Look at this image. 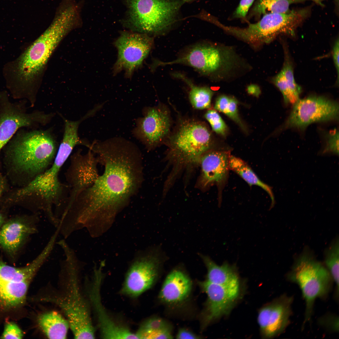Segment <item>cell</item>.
<instances>
[{
	"mask_svg": "<svg viewBox=\"0 0 339 339\" xmlns=\"http://www.w3.org/2000/svg\"><path fill=\"white\" fill-rule=\"evenodd\" d=\"M138 339H171L170 328L163 320L152 318L144 322L135 333Z\"/></svg>",
	"mask_w": 339,
	"mask_h": 339,
	"instance_id": "27",
	"label": "cell"
},
{
	"mask_svg": "<svg viewBox=\"0 0 339 339\" xmlns=\"http://www.w3.org/2000/svg\"><path fill=\"white\" fill-rule=\"evenodd\" d=\"M79 261L74 253L66 255L62 263L68 278L65 293L62 295L44 297L40 301L53 303L61 309L67 318L74 338L93 339L95 336L94 328L78 286Z\"/></svg>",
	"mask_w": 339,
	"mask_h": 339,
	"instance_id": "5",
	"label": "cell"
},
{
	"mask_svg": "<svg viewBox=\"0 0 339 339\" xmlns=\"http://www.w3.org/2000/svg\"><path fill=\"white\" fill-rule=\"evenodd\" d=\"M69 189L61 182L59 175L47 169L19 190V195L29 197L42 207H57L67 199Z\"/></svg>",
	"mask_w": 339,
	"mask_h": 339,
	"instance_id": "14",
	"label": "cell"
},
{
	"mask_svg": "<svg viewBox=\"0 0 339 339\" xmlns=\"http://www.w3.org/2000/svg\"><path fill=\"white\" fill-rule=\"evenodd\" d=\"M46 259L40 253L26 265L16 267L0 256V319L25 304L30 283Z\"/></svg>",
	"mask_w": 339,
	"mask_h": 339,
	"instance_id": "9",
	"label": "cell"
},
{
	"mask_svg": "<svg viewBox=\"0 0 339 339\" xmlns=\"http://www.w3.org/2000/svg\"><path fill=\"white\" fill-rule=\"evenodd\" d=\"M6 186L5 179L0 173V196L4 191Z\"/></svg>",
	"mask_w": 339,
	"mask_h": 339,
	"instance_id": "40",
	"label": "cell"
},
{
	"mask_svg": "<svg viewBox=\"0 0 339 339\" xmlns=\"http://www.w3.org/2000/svg\"><path fill=\"white\" fill-rule=\"evenodd\" d=\"M324 0H257L252 10L254 15L260 16L268 13H283L288 11L292 4L307 1H313L320 5Z\"/></svg>",
	"mask_w": 339,
	"mask_h": 339,
	"instance_id": "28",
	"label": "cell"
},
{
	"mask_svg": "<svg viewBox=\"0 0 339 339\" xmlns=\"http://www.w3.org/2000/svg\"><path fill=\"white\" fill-rule=\"evenodd\" d=\"M238 59L231 48L203 42L185 48L173 61H157L154 65L158 67L177 64L187 65L202 75L217 79L223 78L236 68Z\"/></svg>",
	"mask_w": 339,
	"mask_h": 339,
	"instance_id": "7",
	"label": "cell"
},
{
	"mask_svg": "<svg viewBox=\"0 0 339 339\" xmlns=\"http://www.w3.org/2000/svg\"><path fill=\"white\" fill-rule=\"evenodd\" d=\"M103 276L97 273L94 275V282L92 299L96 313L101 336L105 339H138L136 334L128 328L118 324L109 316L101 303L100 285Z\"/></svg>",
	"mask_w": 339,
	"mask_h": 339,
	"instance_id": "21",
	"label": "cell"
},
{
	"mask_svg": "<svg viewBox=\"0 0 339 339\" xmlns=\"http://www.w3.org/2000/svg\"><path fill=\"white\" fill-rule=\"evenodd\" d=\"M69 165L65 176L69 188L67 202L63 212L71 206L83 191L92 185L99 176L97 156L90 149L83 154L78 150L70 157Z\"/></svg>",
	"mask_w": 339,
	"mask_h": 339,
	"instance_id": "13",
	"label": "cell"
},
{
	"mask_svg": "<svg viewBox=\"0 0 339 339\" xmlns=\"http://www.w3.org/2000/svg\"><path fill=\"white\" fill-rule=\"evenodd\" d=\"M202 258L207 270L206 280L228 288H241L235 266L226 262L219 266L207 256H202Z\"/></svg>",
	"mask_w": 339,
	"mask_h": 339,
	"instance_id": "23",
	"label": "cell"
},
{
	"mask_svg": "<svg viewBox=\"0 0 339 339\" xmlns=\"http://www.w3.org/2000/svg\"><path fill=\"white\" fill-rule=\"evenodd\" d=\"M326 143L323 153H331L338 155L339 131L335 129L330 131L326 135Z\"/></svg>",
	"mask_w": 339,
	"mask_h": 339,
	"instance_id": "32",
	"label": "cell"
},
{
	"mask_svg": "<svg viewBox=\"0 0 339 339\" xmlns=\"http://www.w3.org/2000/svg\"><path fill=\"white\" fill-rule=\"evenodd\" d=\"M27 102L24 100L12 102L7 93L0 92V153L19 130L45 125L54 116L38 111L28 113Z\"/></svg>",
	"mask_w": 339,
	"mask_h": 339,
	"instance_id": "10",
	"label": "cell"
},
{
	"mask_svg": "<svg viewBox=\"0 0 339 339\" xmlns=\"http://www.w3.org/2000/svg\"><path fill=\"white\" fill-rule=\"evenodd\" d=\"M179 0L182 1H183L184 2H191V1H194V0Z\"/></svg>",
	"mask_w": 339,
	"mask_h": 339,
	"instance_id": "42",
	"label": "cell"
},
{
	"mask_svg": "<svg viewBox=\"0 0 339 339\" xmlns=\"http://www.w3.org/2000/svg\"><path fill=\"white\" fill-rule=\"evenodd\" d=\"M254 0H241L239 3L234 13V17L244 18Z\"/></svg>",
	"mask_w": 339,
	"mask_h": 339,
	"instance_id": "36",
	"label": "cell"
},
{
	"mask_svg": "<svg viewBox=\"0 0 339 339\" xmlns=\"http://www.w3.org/2000/svg\"><path fill=\"white\" fill-rule=\"evenodd\" d=\"M176 338L180 339H198V336L189 330L184 329H180L176 335Z\"/></svg>",
	"mask_w": 339,
	"mask_h": 339,
	"instance_id": "39",
	"label": "cell"
},
{
	"mask_svg": "<svg viewBox=\"0 0 339 339\" xmlns=\"http://www.w3.org/2000/svg\"><path fill=\"white\" fill-rule=\"evenodd\" d=\"M0 336L1 339H22L24 336V333L16 323L8 321L5 324L3 332Z\"/></svg>",
	"mask_w": 339,
	"mask_h": 339,
	"instance_id": "33",
	"label": "cell"
},
{
	"mask_svg": "<svg viewBox=\"0 0 339 339\" xmlns=\"http://www.w3.org/2000/svg\"><path fill=\"white\" fill-rule=\"evenodd\" d=\"M225 114L235 121L243 129H245L244 126L239 116L237 110V102L235 99L230 98L229 102Z\"/></svg>",
	"mask_w": 339,
	"mask_h": 339,
	"instance_id": "35",
	"label": "cell"
},
{
	"mask_svg": "<svg viewBox=\"0 0 339 339\" xmlns=\"http://www.w3.org/2000/svg\"><path fill=\"white\" fill-rule=\"evenodd\" d=\"M38 213L7 219L0 227V246L13 261L30 236L37 231Z\"/></svg>",
	"mask_w": 339,
	"mask_h": 339,
	"instance_id": "16",
	"label": "cell"
},
{
	"mask_svg": "<svg viewBox=\"0 0 339 339\" xmlns=\"http://www.w3.org/2000/svg\"><path fill=\"white\" fill-rule=\"evenodd\" d=\"M319 324L326 329L332 331H339L338 317L334 315L328 314L321 317L319 320Z\"/></svg>",
	"mask_w": 339,
	"mask_h": 339,
	"instance_id": "34",
	"label": "cell"
},
{
	"mask_svg": "<svg viewBox=\"0 0 339 339\" xmlns=\"http://www.w3.org/2000/svg\"><path fill=\"white\" fill-rule=\"evenodd\" d=\"M229 163L230 170L238 174L250 186H256L266 191L271 199V207L274 205L275 200L271 187L260 180L245 161L239 158L230 155Z\"/></svg>",
	"mask_w": 339,
	"mask_h": 339,
	"instance_id": "25",
	"label": "cell"
},
{
	"mask_svg": "<svg viewBox=\"0 0 339 339\" xmlns=\"http://www.w3.org/2000/svg\"><path fill=\"white\" fill-rule=\"evenodd\" d=\"M207 296L205 320L207 324L228 315L239 297L241 288H230L207 280L199 282Z\"/></svg>",
	"mask_w": 339,
	"mask_h": 339,
	"instance_id": "20",
	"label": "cell"
},
{
	"mask_svg": "<svg viewBox=\"0 0 339 339\" xmlns=\"http://www.w3.org/2000/svg\"><path fill=\"white\" fill-rule=\"evenodd\" d=\"M172 75L175 78L183 81L189 87V97L193 107L196 109L202 110L211 107L213 92L210 89L207 87L196 85L182 73H174Z\"/></svg>",
	"mask_w": 339,
	"mask_h": 339,
	"instance_id": "26",
	"label": "cell"
},
{
	"mask_svg": "<svg viewBox=\"0 0 339 339\" xmlns=\"http://www.w3.org/2000/svg\"><path fill=\"white\" fill-rule=\"evenodd\" d=\"M210 131L201 122H182L170 137L167 156L172 170L167 181L170 184L180 172L199 166L202 156L212 149Z\"/></svg>",
	"mask_w": 339,
	"mask_h": 339,
	"instance_id": "4",
	"label": "cell"
},
{
	"mask_svg": "<svg viewBox=\"0 0 339 339\" xmlns=\"http://www.w3.org/2000/svg\"><path fill=\"white\" fill-rule=\"evenodd\" d=\"M7 219L5 214L0 211V227Z\"/></svg>",
	"mask_w": 339,
	"mask_h": 339,
	"instance_id": "41",
	"label": "cell"
},
{
	"mask_svg": "<svg viewBox=\"0 0 339 339\" xmlns=\"http://www.w3.org/2000/svg\"><path fill=\"white\" fill-rule=\"evenodd\" d=\"M338 118L339 105L336 101L324 96L311 95L299 99L293 104L280 130L292 128L304 130L312 123L337 121Z\"/></svg>",
	"mask_w": 339,
	"mask_h": 339,
	"instance_id": "11",
	"label": "cell"
},
{
	"mask_svg": "<svg viewBox=\"0 0 339 339\" xmlns=\"http://www.w3.org/2000/svg\"><path fill=\"white\" fill-rule=\"evenodd\" d=\"M80 6L73 0H62L50 25L21 56L16 67L19 80L15 89L24 97L34 94L31 87L60 42L82 23Z\"/></svg>",
	"mask_w": 339,
	"mask_h": 339,
	"instance_id": "2",
	"label": "cell"
},
{
	"mask_svg": "<svg viewBox=\"0 0 339 339\" xmlns=\"http://www.w3.org/2000/svg\"><path fill=\"white\" fill-rule=\"evenodd\" d=\"M4 148L14 168L24 175L28 183L50 167L58 148L50 130L24 128L19 130Z\"/></svg>",
	"mask_w": 339,
	"mask_h": 339,
	"instance_id": "3",
	"label": "cell"
},
{
	"mask_svg": "<svg viewBox=\"0 0 339 339\" xmlns=\"http://www.w3.org/2000/svg\"><path fill=\"white\" fill-rule=\"evenodd\" d=\"M287 277L298 285L305 301L303 327L311 318L316 299L328 295L333 279L327 269L306 250L296 259Z\"/></svg>",
	"mask_w": 339,
	"mask_h": 339,
	"instance_id": "8",
	"label": "cell"
},
{
	"mask_svg": "<svg viewBox=\"0 0 339 339\" xmlns=\"http://www.w3.org/2000/svg\"><path fill=\"white\" fill-rule=\"evenodd\" d=\"M230 155L229 151L212 149L202 156L199 165L200 174L196 185L199 188L206 190L216 185L220 196L228 178Z\"/></svg>",
	"mask_w": 339,
	"mask_h": 339,
	"instance_id": "18",
	"label": "cell"
},
{
	"mask_svg": "<svg viewBox=\"0 0 339 339\" xmlns=\"http://www.w3.org/2000/svg\"><path fill=\"white\" fill-rule=\"evenodd\" d=\"M128 9L124 24L150 36L163 35L179 21L184 2L179 0H125Z\"/></svg>",
	"mask_w": 339,
	"mask_h": 339,
	"instance_id": "6",
	"label": "cell"
},
{
	"mask_svg": "<svg viewBox=\"0 0 339 339\" xmlns=\"http://www.w3.org/2000/svg\"><path fill=\"white\" fill-rule=\"evenodd\" d=\"M143 115V117L136 120L133 134L148 150H151L168 135L171 126L170 116L166 108L160 106L145 108Z\"/></svg>",
	"mask_w": 339,
	"mask_h": 339,
	"instance_id": "15",
	"label": "cell"
},
{
	"mask_svg": "<svg viewBox=\"0 0 339 339\" xmlns=\"http://www.w3.org/2000/svg\"><path fill=\"white\" fill-rule=\"evenodd\" d=\"M38 325L47 337L50 339H65L69 325L58 312L50 311L39 315L37 319Z\"/></svg>",
	"mask_w": 339,
	"mask_h": 339,
	"instance_id": "24",
	"label": "cell"
},
{
	"mask_svg": "<svg viewBox=\"0 0 339 339\" xmlns=\"http://www.w3.org/2000/svg\"><path fill=\"white\" fill-rule=\"evenodd\" d=\"M272 81L282 93L286 105L293 104L299 99L301 90L293 87L286 80L282 70L274 77Z\"/></svg>",
	"mask_w": 339,
	"mask_h": 339,
	"instance_id": "30",
	"label": "cell"
},
{
	"mask_svg": "<svg viewBox=\"0 0 339 339\" xmlns=\"http://www.w3.org/2000/svg\"><path fill=\"white\" fill-rule=\"evenodd\" d=\"M338 237L336 238L325 252L324 261L336 286V296L339 293V246Z\"/></svg>",
	"mask_w": 339,
	"mask_h": 339,
	"instance_id": "29",
	"label": "cell"
},
{
	"mask_svg": "<svg viewBox=\"0 0 339 339\" xmlns=\"http://www.w3.org/2000/svg\"><path fill=\"white\" fill-rule=\"evenodd\" d=\"M90 149L105 170L68 210L71 222L79 229H93L99 221H111L137 193L143 180L142 153L132 142L115 137L96 142Z\"/></svg>",
	"mask_w": 339,
	"mask_h": 339,
	"instance_id": "1",
	"label": "cell"
},
{
	"mask_svg": "<svg viewBox=\"0 0 339 339\" xmlns=\"http://www.w3.org/2000/svg\"><path fill=\"white\" fill-rule=\"evenodd\" d=\"M153 37L148 35L123 31L114 42L118 51L117 60L113 67L116 74L122 70L130 78L142 65L152 49Z\"/></svg>",
	"mask_w": 339,
	"mask_h": 339,
	"instance_id": "12",
	"label": "cell"
},
{
	"mask_svg": "<svg viewBox=\"0 0 339 339\" xmlns=\"http://www.w3.org/2000/svg\"><path fill=\"white\" fill-rule=\"evenodd\" d=\"M190 279L182 272L175 270L166 277L159 297L163 302L170 304L180 302L189 294L192 288Z\"/></svg>",
	"mask_w": 339,
	"mask_h": 339,
	"instance_id": "22",
	"label": "cell"
},
{
	"mask_svg": "<svg viewBox=\"0 0 339 339\" xmlns=\"http://www.w3.org/2000/svg\"><path fill=\"white\" fill-rule=\"evenodd\" d=\"M213 131L216 133L225 136L227 132V126L219 115L213 110H207L204 115Z\"/></svg>",
	"mask_w": 339,
	"mask_h": 339,
	"instance_id": "31",
	"label": "cell"
},
{
	"mask_svg": "<svg viewBox=\"0 0 339 339\" xmlns=\"http://www.w3.org/2000/svg\"><path fill=\"white\" fill-rule=\"evenodd\" d=\"M293 298L283 294L262 307L257 321L262 336L270 338L282 333L290 322Z\"/></svg>",
	"mask_w": 339,
	"mask_h": 339,
	"instance_id": "17",
	"label": "cell"
},
{
	"mask_svg": "<svg viewBox=\"0 0 339 339\" xmlns=\"http://www.w3.org/2000/svg\"><path fill=\"white\" fill-rule=\"evenodd\" d=\"M338 38L336 40L333 46L332 55L333 60L337 74V81L338 83L339 79V45Z\"/></svg>",
	"mask_w": 339,
	"mask_h": 339,
	"instance_id": "38",
	"label": "cell"
},
{
	"mask_svg": "<svg viewBox=\"0 0 339 339\" xmlns=\"http://www.w3.org/2000/svg\"><path fill=\"white\" fill-rule=\"evenodd\" d=\"M158 261L153 256L140 257L131 265L126 275L121 292L136 297L153 285L157 277Z\"/></svg>",
	"mask_w": 339,
	"mask_h": 339,
	"instance_id": "19",
	"label": "cell"
},
{
	"mask_svg": "<svg viewBox=\"0 0 339 339\" xmlns=\"http://www.w3.org/2000/svg\"><path fill=\"white\" fill-rule=\"evenodd\" d=\"M230 98L226 95L219 96L216 100L214 109L225 114L229 105Z\"/></svg>",
	"mask_w": 339,
	"mask_h": 339,
	"instance_id": "37",
	"label": "cell"
}]
</instances>
